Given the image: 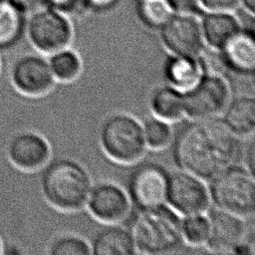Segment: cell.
I'll return each instance as SVG.
<instances>
[{"label":"cell","mask_w":255,"mask_h":255,"mask_svg":"<svg viewBox=\"0 0 255 255\" xmlns=\"http://www.w3.org/2000/svg\"><path fill=\"white\" fill-rule=\"evenodd\" d=\"M238 153L234 133L223 122L198 120L182 127L173 143L176 163L198 178L210 179L231 165Z\"/></svg>","instance_id":"1"},{"label":"cell","mask_w":255,"mask_h":255,"mask_svg":"<svg viewBox=\"0 0 255 255\" xmlns=\"http://www.w3.org/2000/svg\"><path fill=\"white\" fill-rule=\"evenodd\" d=\"M131 222V237L142 253L159 254L175 250L181 243L182 222L173 210L161 205L139 209Z\"/></svg>","instance_id":"2"},{"label":"cell","mask_w":255,"mask_h":255,"mask_svg":"<svg viewBox=\"0 0 255 255\" xmlns=\"http://www.w3.org/2000/svg\"><path fill=\"white\" fill-rule=\"evenodd\" d=\"M41 189L52 205L65 210H75L88 200L91 179L87 170L77 161L59 159L43 171Z\"/></svg>","instance_id":"3"},{"label":"cell","mask_w":255,"mask_h":255,"mask_svg":"<svg viewBox=\"0 0 255 255\" xmlns=\"http://www.w3.org/2000/svg\"><path fill=\"white\" fill-rule=\"evenodd\" d=\"M210 197L219 209L239 216L252 214L255 202L253 173L241 166L224 168L212 177Z\"/></svg>","instance_id":"4"},{"label":"cell","mask_w":255,"mask_h":255,"mask_svg":"<svg viewBox=\"0 0 255 255\" xmlns=\"http://www.w3.org/2000/svg\"><path fill=\"white\" fill-rule=\"evenodd\" d=\"M100 138L105 151L114 159L123 162L139 158L146 144L140 124L126 114L108 118L101 127Z\"/></svg>","instance_id":"5"},{"label":"cell","mask_w":255,"mask_h":255,"mask_svg":"<svg viewBox=\"0 0 255 255\" xmlns=\"http://www.w3.org/2000/svg\"><path fill=\"white\" fill-rule=\"evenodd\" d=\"M25 32L34 48L47 54L66 48L73 35L66 16L48 6H42L30 13L25 21Z\"/></svg>","instance_id":"6"},{"label":"cell","mask_w":255,"mask_h":255,"mask_svg":"<svg viewBox=\"0 0 255 255\" xmlns=\"http://www.w3.org/2000/svg\"><path fill=\"white\" fill-rule=\"evenodd\" d=\"M229 90L226 82L215 74H203L183 94L184 113L196 120L210 119L226 106Z\"/></svg>","instance_id":"7"},{"label":"cell","mask_w":255,"mask_h":255,"mask_svg":"<svg viewBox=\"0 0 255 255\" xmlns=\"http://www.w3.org/2000/svg\"><path fill=\"white\" fill-rule=\"evenodd\" d=\"M9 76L14 89L29 97H38L49 92L55 78L49 62L32 53L18 56L10 66Z\"/></svg>","instance_id":"8"},{"label":"cell","mask_w":255,"mask_h":255,"mask_svg":"<svg viewBox=\"0 0 255 255\" xmlns=\"http://www.w3.org/2000/svg\"><path fill=\"white\" fill-rule=\"evenodd\" d=\"M168 174L158 164L145 162L129 175L128 188L130 199L139 209L161 205L166 199Z\"/></svg>","instance_id":"9"},{"label":"cell","mask_w":255,"mask_h":255,"mask_svg":"<svg viewBox=\"0 0 255 255\" xmlns=\"http://www.w3.org/2000/svg\"><path fill=\"white\" fill-rule=\"evenodd\" d=\"M160 37L165 47L174 55L196 57L203 49L201 24L190 13L173 14L160 27Z\"/></svg>","instance_id":"10"},{"label":"cell","mask_w":255,"mask_h":255,"mask_svg":"<svg viewBox=\"0 0 255 255\" xmlns=\"http://www.w3.org/2000/svg\"><path fill=\"white\" fill-rule=\"evenodd\" d=\"M166 199L174 209L189 215L206 209L209 194L197 176L186 171H176L168 175Z\"/></svg>","instance_id":"11"},{"label":"cell","mask_w":255,"mask_h":255,"mask_svg":"<svg viewBox=\"0 0 255 255\" xmlns=\"http://www.w3.org/2000/svg\"><path fill=\"white\" fill-rule=\"evenodd\" d=\"M5 151L12 165L24 171L39 169L50 157L49 143L41 134L32 130H21L12 134Z\"/></svg>","instance_id":"12"},{"label":"cell","mask_w":255,"mask_h":255,"mask_svg":"<svg viewBox=\"0 0 255 255\" xmlns=\"http://www.w3.org/2000/svg\"><path fill=\"white\" fill-rule=\"evenodd\" d=\"M209 230L206 243L216 252H233L245 235V224L235 213L217 209L208 218Z\"/></svg>","instance_id":"13"},{"label":"cell","mask_w":255,"mask_h":255,"mask_svg":"<svg viewBox=\"0 0 255 255\" xmlns=\"http://www.w3.org/2000/svg\"><path fill=\"white\" fill-rule=\"evenodd\" d=\"M89 209L99 219L114 222L128 210V199L123 189L113 183H100L89 194Z\"/></svg>","instance_id":"14"},{"label":"cell","mask_w":255,"mask_h":255,"mask_svg":"<svg viewBox=\"0 0 255 255\" xmlns=\"http://www.w3.org/2000/svg\"><path fill=\"white\" fill-rule=\"evenodd\" d=\"M226 68L242 74H253L255 67L254 35L248 30L237 31L221 48Z\"/></svg>","instance_id":"15"},{"label":"cell","mask_w":255,"mask_h":255,"mask_svg":"<svg viewBox=\"0 0 255 255\" xmlns=\"http://www.w3.org/2000/svg\"><path fill=\"white\" fill-rule=\"evenodd\" d=\"M204 40L214 49H221L224 44L240 30L237 18L229 11H210L201 23Z\"/></svg>","instance_id":"16"},{"label":"cell","mask_w":255,"mask_h":255,"mask_svg":"<svg viewBox=\"0 0 255 255\" xmlns=\"http://www.w3.org/2000/svg\"><path fill=\"white\" fill-rule=\"evenodd\" d=\"M202 66L196 57L174 55L167 59L164 76L169 84L178 90H188L203 75Z\"/></svg>","instance_id":"17"},{"label":"cell","mask_w":255,"mask_h":255,"mask_svg":"<svg viewBox=\"0 0 255 255\" xmlns=\"http://www.w3.org/2000/svg\"><path fill=\"white\" fill-rule=\"evenodd\" d=\"M135 252L130 232L119 226L105 228L92 241L91 253L96 255H129Z\"/></svg>","instance_id":"18"},{"label":"cell","mask_w":255,"mask_h":255,"mask_svg":"<svg viewBox=\"0 0 255 255\" xmlns=\"http://www.w3.org/2000/svg\"><path fill=\"white\" fill-rule=\"evenodd\" d=\"M223 110L222 122L234 134H248L254 130L255 101L253 97H236Z\"/></svg>","instance_id":"19"},{"label":"cell","mask_w":255,"mask_h":255,"mask_svg":"<svg viewBox=\"0 0 255 255\" xmlns=\"http://www.w3.org/2000/svg\"><path fill=\"white\" fill-rule=\"evenodd\" d=\"M150 107L158 118L176 120L184 113L183 94L173 87H159L150 97Z\"/></svg>","instance_id":"20"},{"label":"cell","mask_w":255,"mask_h":255,"mask_svg":"<svg viewBox=\"0 0 255 255\" xmlns=\"http://www.w3.org/2000/svg\"><path fill=\"white\" fill-rule=\"evenodd\" d=\"M24 32V14L6 3L0 9V50L17 44Z\"/></svg>","instance_id":"21"},{"label":"cell","mask_w":255,"mask_h":255,"mask_svg":"<svg viewBox=\"0 0 255 255\" xmlns=\"http://www.w3.org/2000/svg\"><path fill=\"white\" fill-rule=\"evenodd\" d=\"M48 62L54 77L60 81H71L75 79L81 70L79 56L75 52L65 48L52 53Z\"/></svg>","instance_id":"22"},{"label":"cell","mask_w":255,"mask_h":255,"mask_svg":"<svg viewBox=\"0 0 255 255\" xmlns=\"http://www.w3.org/2000/svg\"><path fill=\"white\" fill-rule=\"evenodd\" d=\"M167 0H140L138 13L141 20L151 28H160L173 15Z\"/></svg>","instance_id":"23"},{"label":"cell","mask_w":255,"mask_h":255,"mask_svg":"<svg viewBox=\"0 0 255 255\" xmlns=\"http://www.w3.org/2000/svg\"><path fill=\"white\" fill-rule=\"evenodd\" d=\"M48 252L52 255H88L91 246L79 236L63 235L53 240Z\"/></svg>","instance_id":"24"},{"label":"cell","mask_w":255,"mask_h":255,"mask_svg":"<svg viewBox=\"0 0 255 255\" xmlns=\"http://www.w3.org/2000/svg\"><path fill=\"white\" fill-rule=\"evenodd\" d=\"M142 128L145 142L151 147L161 148L170 140L171 128L169 125L160 118L148 119Z\"/></svg>","instance_id":"25"},{"label":"cell","mask_w":255,"mask_h":255,"mask_svg":"<svg viewBox=\"0 0 255 255\" xmlns=\"http://www.w3.org/2000/svg\"><path fill=\"white\" fill-rule=\"evenodd\" d=\"M208 218L200 213L189 214L182 222L183 237L192 244L204 243L208 236Z\"/></svg>","instance_id":"26"},{"label":"cell","mask_w":255,"mask_h":255,"mask_svg":"<svg viewBox=\"0 0 255 255\" xmlns=\"http://www.w3.org/2000/svg\"><path fill=\"white\" fill-rule=\"evenodd\" d=\"M45 6L63 14L77 13L87 8L85 0H46Z\"/></svg>","instance_id":"27"},{"label":"cell","mask_w":255,"mask_h":255,"mask_svg":"<svg viewBox=\"0 0 255 255\" xmlns=\"http://www.w3.org/2000/svg\"><path fill=\"white\" fill-rule=\"evenodd\" d=\"M8 4L16 8L22 14H30L34 10L45 6L46 0H6Z\"/></svg>","instance_id":"28"},{"label":"cell","mask_w":255,"mask_h":255,"mask_svg":"<svg viewBox=\"0 0 255 255\" xmlns=\"http://www.w3.org/2000/svg\"><path fill=\"white\" fill-rule=\"evenodd\" d=\"M240 0H200V3L209 11H230Z\"/></svg>","instance_id":"29"},{"label":"cell","mask_w":255,"mask_h":255,"mask_svg":"<svg viewBox=\"0 0 255 255\" xmlns=\"http://www.w3.org/2000/svg\"><path fill=\"white\" fill-rule=\"evenodd\" d=\"M167 2L177 13L193 14L198 9L200 0H167Z\"/></svg>","instance_id":"30"},{"label":"cell","mask_w":255,"mask_h":255,"mask_svg":"<svg viewBox=\"0 0 255 255\" xmlns=\"http://www.w3.org/2000/svg\"><path fill=\"white\" fill-rule=\"evenodd\" d=\"M119 0H85L86 6L94 11H106L114 7Z\"/></svg>","instance_id":"31"},{"label":"cell","mask_w":255,"mask_h":255,"mask_svg":"<svg viewBox=\"0 0 255 255\" xmlns=\"http://www.w3.org/2000/svg\"><path fill=\"white\" fill-rule=\"evenodd\" d=\"M244 6L251 12V14L254 13V7H255V0H240Z\"/></svg>","instance_id":"32"},{"label":"cell","mask_w":255,"mask_h":255,"mask_svg":"<svg viewBox=\"0 0 255 255\" xmlns=\"http://www.w3.org/2000/svg\"><path fill=\"white\" fill-rule=\"evenodd\" d=\"M3 248H4V243H3V241H2V239H1V237H0V255H1L2 252H3Z\"/></svg>","instance_id":"33"},{"label":"cell","mask_w":255,"mask_h":255,"mask_svg":"<svg viewBox=\"0 0 255 255\" xmlns=\"http://www.w3.org/2000/svg\"><path fill=\"white\" fill-rule=\"evenodd\" d=\"M7 3V1L6 0H0V9L5 5Z\"/></svg>","instance_id":"34"},{"label":"cell","mask_w":255,"mask_h":255,"mask_svg":"<svg viewBox=\"0 0 255 255\" xmlns=\"http://www.w3.org/2000/svg\"><path fill=\"white\" fill-rule=\"evenodd\" d=\"M0 72H1V58H0Z\"/></svg>","instance_id":"35"}]
</instances>
